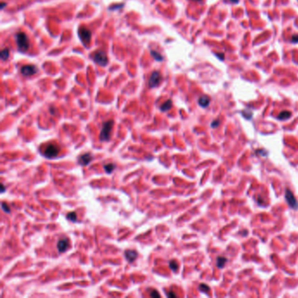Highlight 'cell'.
I'll return each mask as SVG.
<instances>
[{
  "instance_id": "cell-1",
  "label": "cell",
  "mask_w": 298,
  "mask_h": 298,
  "mask_svg": "<svg viewBox=\"0 0 298 298\" xmlns=\"http://www.w3.org/2000/svg\"><path fill=\"white\" fill-rule=\"evenodd\" d=\"M16 42L18 47V50L22 53H26L29 49V40L28 37L25 32H18L15 35Z\"/></svg>"
},
{
  "instance_id": "cell-2",
  "label": "cell",
  "mask_w": 298,
  "mask_h": 298,
  "mask_svg": "<svg viewBox=\"0 0 298 298\" xmlns=\"http://www.w3.org/2000/svg\"><path fill=\"white\" fill-rule=\"evenodd\" d=\"M113 126H114V121L112 120L104 122L101 131V135H100L101 141H109L110 139V135H111V130H112Z\"/></svg>"
},
{
  "instance_id": "cell-3",
  "label": "cell",
  "mask_w": 298,
  "mask_h": 298,
  "mask_svg": "<svg viewBox=\"0 0 298 298\" xmlns=\"http://www.w3.org/2000/svg\"><path fill=\"white\" fill-rule=\"evenodd\" d=\"M59 153V147L56 144H49L44 151V156L47 158H53Z\"/></svg>"
},
{
  "instance_id": "cell-4",
  "label": "cell",
  "mask_w": 298,
  "mask_h": 298,
  "mask_svg": "<svg viewBox=\"0 0 298 298\" xmlns=\"http://www.w3.org/2000/svg\"><path fill=\"white\" fill-rule=\"evenodd\" d=\"M93 59L95 60V62H96L97 64H99L100 66H106L108 64V57L106 55V53L103 51H97L96 53H94L93 55Z\"/></svg>"
},
{
  "instance_id": "cell-5",
  "label": "cell",
  "mask_w": 298,
  "mask_h": 298,
  "mask_svg": "<svg viewBox=\"0 0 298 298\" xmlns=\"http://www.w3.org/2000/svg\"><path fill=\"white\" fill-rule=\"evenodd\" d=\"M78 34H79V37L80 39H81V41L83 42V43L85 44H89L90 42V39H91V32L87 29V28H80L78 32Z\"/></svg>"
},
{
  "instance_id": "cell-6",
  "label": "cell",
  "mask_w": 298,
  "mask_h": 298,
  "mask_svg": "<svg viewBox=\"0 0 298 298\" xmlns=\"http://www.w3.org/2000/svg\"><path fill=\"white\" fill-rule=\"evenodd\" d=\"M161 81V74L158 71H155L154 73H152L150 80H149V85L151 88H155L157 87L159 83Z\"/></svg>"
},
{
  "instance_id": "cell-7",
  "label": "cell",
  "mask_w": 298,
  "mask_h": 298,
  "mask_svg": "<svg viewBox=\"0 0 298 298\" xmlns=\"http://www.w3.org/2000/svg\"><path fill=\"white\" fill-rule=\"evenodd\" d=\"M285 198H286V200L288 202V204L289 205L290 207H292L293 209H296L298 205H297V202L295 200V198L294 196V194L292 193V191L289 189L286 190V193H285Z\"/></svg>"
},
{
  "instance_id": "cell-8",
  "label": "cell",
  "mask_w": 298,
  "mask_h": 298,
  "mask_svg": "<svg viewBox=\"0 0 298 298\" xmlns=\"http://www.w3.org/2000/svg\"><path fill=\"white\" fill-rule=\"evenodd\" d=\"M38 72V68L37 67L33 66V65H27V66H24L21 68V74H22L24 76H31L35 74Z\"/></svg>"
},
{
  "instance_id": "cell-9",
  "label": "cell",
  "mask_w": 298,
  "mask_h": 298,
  "mask_svg": "<svg viewBox=\"0 0 298 298\" xmlns=\"http://www.w3.org/2000/svg\"><path fill=\"white\" fill-rule=\"evenodd\" d=\"M68 247H69V241H68V238H63V239H61V240H59L58 241L57 248H58V251L59 253L66 252Z\"/></svg>"
},
{
  "instance_id": "cell-10",
  "label": "cell",
  "mask_w": 298,
  "mask_h": 298,
  "mask_svg": "<svg viewBox=\"0 0 298 298\" xmlns=\"http://www.w3.org/2000/svg\"><path fill=\"white\" fill-rule=\"evenodd\" d=\"M91 160H92V156L89 153H86V154L81 155L79 157L78 163H79V164H80L82 166H86L91 162Z\"/></svg>"
},
{
  "instance_id": "cell-11",
  "label": "cell",
  "mask_w": 298,
  "mask_h": 298,
  "mask_svg": "<svg viewBox=\"0 0 298 298\" xmlns=\"http://www.w3.org/2000/svg\"><path fill=\"white\" fill-rule=\"evenodd\" d=\"M125 258L129 262H133L137 258V252L135 250H126L124 253Z\"/></svg>"
},
{
  "instance_id": "cell-12",
  "label": "cell",
  "mask_w": 298,
  "mask_h": 298,
  "mask_svg": "<svg viewBox=\"0 0 298 298\" xmlns=\"http://www.w3.org/2000/svg\"><path fill=\"white\" fill-rule=\"evenodd\" d=\"M199 104L202 108H206L210 104V98L206 95H203L199 99Z\"/></svg>"
},
{
  "instance_id": "cell-13",
  "label": "cell",
  "mask_w": 298,
  "mask_h": 298,
  "mask_svg": "<svg viewBox=\"0 0 298 298\" xmlns=\"http://www.w3.org/2000/svg\"><path fill=\"white\" fill-rule=\"evenodd\" d=\"M172 107V100H168V101H166L164 104H162V106L160 107V109H161V111L165 112V111H168L169 109H171Z\"/></svg>"
},
{
  "instance_id": "cell-14",
  "label": "cell",
  "mask_w": 298,
  "mask_h": 298,
  "mask_svg": "<svg viewBox=\"0 0 298 298\" xmlns=\"http://www.w3.org/2000/svg\"><path fill=\"white\" fill-rule=\"evenodd\" d=\"M291 116V113L289 111H282L279 114L277 118L279 120H287Z\"/></svg>"
},
{
  "instance_id": "cell-15",
  "label": "cell",
  "mask_w": 298,
  "mask_h": 298,
  "mask_svg": "<svg viewBox=\"0 0 298 298\" xmlns=\"http://www.w3.org/2000/svg\"><path fill=\"white\" fill-rule=\"evenodd\" d=\"M0 56H1V59L3 60H6L9 56H10V49L9 48H4L1 51V53H0Z\"/></svg>"
},
{
  "instance_id": "cell-16",
  "label": "cell",
  "mask_w": 298,
  "mask_h": 298,
  "mask_svg": "<svg viewBox=\"0 0 298 298\" xmlns=\"http://www.w3.org/2000/svg\"><path fill=\"white\" fill-rule=\"evenodd\" d=\"M115 169H116V165L114 164H108L104 166V170L107 173H111Z\"/></svg>"
},
{
  "instance_id": "cell-17",
  "label": "cell",
  "mask_w": 298,
  "mask_h": 298,
  "mask_svg": "<svg viewBox=\"0 0 298 298\" xmlns=\"http://www.w3.org/2000/svg\"><path fill=\"white\" fill-rule=\"evenodd\" d=\"M226 262V258H224V257H219V258L217 259V266H218V268H224Z\"/></svg>"
},
{
  "instance_id": "cell-18",
  "label": "cell",
  "mask_w": 298,
  "mask_h": 298,
  "mask_svg": "<svg viewBox=\"0 0 298 298\" xmlns=\"http://www.w3.org/2000/svg\"><path fill=\"white\" fill-rule=\"evenodd\" d=\"M151 55L154 57V59H155L156 60H158V61L163 60V56H162L161 53H159L158 52H157V51H151Z\"/></svg>"
},
{
  "instance_id": "cell-19",
  "label": "cell",
  "mask_w": 298,
  "mask_h": 298,
  "mask_svg": "<svg viewBox=\"0 0 298 298\" xmlns=\"http://www.w3.org/2000/svg\"><path fill=\"white\" fill-rule=\"evenodd\" d=\"M170 268H171L172 270H173V271H177L178 270V262L175 260H172V261L170 262Z\"/></svg>"
},
{
  "instance_id": "cell-20",
  "label": "cell",
  "mask_w": 298,
  "mask_h": 298,
  "mask_svg": "<svg viewBox=\"0 0 298 298\" xmlns=\"http://www.w3.org/2000/svg\"><path fill=\"white\" fill-rule=\"evenodd\" d=\"M67 218H68V220H70L71 221L75 222L76 220H77V215H76V214H75L74 212H69V214H68Z\"/></svg>"
},
{
  "instance_id": "cell-21",
  "label": "cell",
  "mask_w": 298,
  "mask_h": 298,
  "mask_svg": "<svg viewBox=\"0 0 298 298\" xmlns=\"http://www.w3.org/2000/svg\"><path fill=\"white\" fill-rule=\"evenodd\" d=\"M242 115H243V116H244L246 119H251L252 116H253V113H252L251 111H249L248 109L243 110V111H242Z\"/></svg>"
},
{
  "instance_id": "cell-22",
  "label": "cell",
  "mask_w": 298,
  "mask_h": 298,
  "mask_svg": "<svg viewBox=\"0 0 298 298\" xmlns=\"http://www.w3.org/2000/svg\"><path fill=\"white\" fill-rule=\"evenodd\" d=\"M2 208H3V210H4L5 212H7V214H10V212H11V209H10L9 205H8L6 203H5V202L2 203Z\"/></svg>"
},
{
  "instance_id": "cell-23",
  "label": "cell",
  "mask_w": 298,
  "mask_h": 298,
  "mask_svg": "<svg viewBox=\"0 0 298 298\" xmlns=\"http://www.w3.org/2000/svg\"><path fill=\"white\" fill-rule=\"evenodd\" d=\"M199 289H200V291H202V292H208L209 290H210V288L207 286V285H205V284H201L200 286H199Z\"/></svg>"
},
{
  "instance_id": "cell-24",
  "label": "cell",
  "mask_w": 298,
  "mask_h": 298,
  "mask_svg": "<svg viewBox=\"0 0 298 298\" xmlns=\"http://www.w3.org/2000/svg\"><path fill=\"white\" fill-rule=\"evenodd\" d=\"M220 120H216V121H214L212 122L211 126H212V128H217L220 125Z\"/></svg>"
},
{
  "instance_id": "cell-25",
  "label": "cell",
  "mask_w": 298,
  "mask_h": 298,
  "mask_svg": "<svg viewBox=\"0 0 298 298\" xmlns=\"http://www.w3.org/2000/svg\"><path fill=\"white\" fill-rule=\"evenodd\" d=\"M291 41L292 43L295 44V43H298V35H294L291 39Z\"/></svg>"
},
{
  "instance_id": "cell-26",
  "label": "cell",
  "mask_w": 298,
  "mask_h": 298,
  "mask_svg": "<svg viewBox=\"0 0 298 298\" xmlns=\"http://www.w3.org/2000/svg\"><path fill=\"white\" fill-rule=\"evenodd\" d=\"M151 296H152V297H154V296L159 297V296H160V295H159V293H158L157 290H152V291H151Z\"/></svg>"
},
{
  "instance_id": "cell-27",
  "label": "cell",
  "mask_w": 298,
  "mask_h": 298,
  "mask_svg": "<svg viewBox=\"0 0 298 298\" xmlns=\"http://www.w3.org/2000/svg\"><path fill=\"white\" fill-rule=\"evenodd\" d=\"M216 55L218 56L219 59H220L221 60H224V59H225V54L224 53H217Z\"/></svg>"
},
{
  "instance_id": "cell-28",
  "label": "cell",
  "mask_w": 298,
  "mask_h": 298,
  "mask_svg": "<svg viewBox=\"0 0 298 298\" xmlns=\"http://www.w3.org/2000/svg\"><path fill=\"white\" fill-rule=\"evenodd\" d=\"M167 296H169V297H176V296H177V295H176L175 293L170 292V293H168V294H167Z\"/></svg>"
},
{
  "instance_id": "cell-29",
  "label": "cell",
  "mask_w": 298,
  "mask_h": 298,
  "mask_svg": "<svg viewBox=\"0 0 298 298\" xmlns=\"http://www.w3.org/2000/svg\"><path fill=\"white\" fill-rule=\"evenodd\" d=\"M263 151H264V150H263V151H262V150H260V151H256V153H258V154L260 153V154H262V155L267 156V154H268V153H267V152H265V153H264Z\"/></svg>"
},
{
  "instance_id": "cell-30",
  "label": "cell",
  "mask_w": 298,
  "mask_h": 298,
  "mask_svg": "<svg viewBox=\"0 0 298 298\" xmlns=\"http://www.w3.org/2000/svg\"><path fill=\"white\" fill-rule=\"evenodd\" d=\"M1 186H2V191H2V193H4V191H5V185H4V184H1Z\"/></svg>"
},
{
  "instance_id": "cell-31",
  "label": "cell",
  "mask_w": 298,
  "mask_h": 298,
  "mask_svg": "<svg viewBox=\"0 0 298 298\" xmlns=\"http://www.w3.org/2000/svg\"><path fill=\"white\" fill-rule=\"evenodd\" d=\"M230 1H231L232 3H235V4H237V3L239 2V0H230Z\"/></svg>"
},
{
  "instance_id": "cell-32",
  "label": "cell",
  "mask_w": 298,
  "mask_h": 298,
  "mask_svg": "<svg viewBox=\"0 0 298 298\" xmlns=\"http://www.w3.org/2000/svg\"><path fill=\"white\" fill-rule=\"evenodd\" d=\"M5 5H6L5 3H2V5H1V9H4V7H5Z\"/></svg>"
},
{
  "instance_id": "cell-33",
  "label": "cell",
  "mask_w": 298,
  "mask_h": 298,
  "mask_svg": "<svg viewBox=\"0 0 298 298\" xmlns=\"http://www.w3.org/2000/svg\"><path fill=\"white\" fill-rule=\"evenodd\" d=\"M51 113H52V114H54V111H53V108H51Z\"/></svg>"
},
{
  "instance_id": "cell-34",
  "label": "cell",
  "mask_w": 298,
  "mask_h": 298,
  "mask_svg": "<svg viewBox=\"0 0 298 298\" xmlns=\"http://www.w3.org/2000/svg\"><path fill=\"white\" fill-rule=\"evenodd\" d=\"M195 1H201V0H195Z\"/></svg>"
}]
</instances>
